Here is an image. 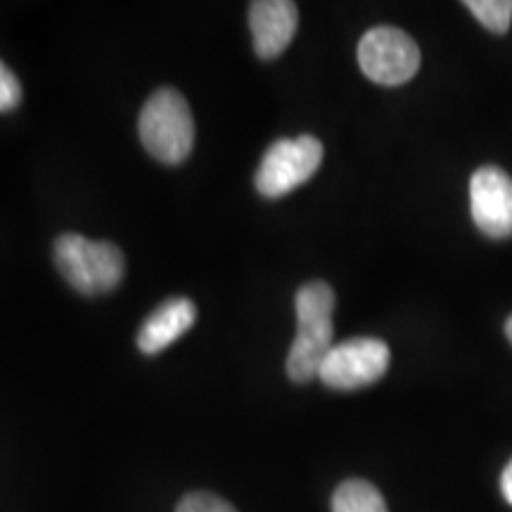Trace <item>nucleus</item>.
Here are the masks:
<instances>
[{
  "label": "nucleus",
  "instance_id": "nucleus-1",
  "mask_svg": "<svg viewBox=\"0 0 512 512\" xmlns=\"http://www.w3.org/2000/svg\"><path fill=\"white\" fill-rule=\"evenodd\" d=\"M335 290L323 280H311L294 294L297 309V335L287 354V375L292 382L306 384L316 380L325 356L335 347Z\"/></svg>",
  "mask_w": 512,
  "mask_h": 512
},
{
  "label": "nucleus",
  "instance_id": "nucleus-2",
  "mask_svg": "<svg viewBox=\"0 0 512 512\" xmlns=\"http://www.w3.org/2000/svg\"><path fill=\"white\" fill-rule=\"evenodd\" d=\"M53 259L64 283L83 297L114 292L126 275V256L117 245L76 233L55 240Z\"/></svg>",
  "mask_w": 512,
  "mask_h": 512
},
{
  "label": "nucleus",
  "instance_id": "nucleus-3",
  "mask_svg": "<svg viewBox=\"0 0 512 512\" xmlns=\"http://www.w3.org/2000/svg\"><path fill=\"white\" fill-rule=\"evenodd\" d=\"M138 136L157 162L183 164L195 145V119L188 100L171 86L152 93L140 110Z\"/></svg>",
  "mask_w": 512,
  "mask_h": 512
},
{
  "label": "nucleus",
  "instance_id": "nucleus-4",
  "mask_svg": "<svg viewBox=\"0 0 512 512\" xmlns=\"http://www.w3.org/2000/svg\"><path fill=\"white\" fill-rule=\"evenodd\" d=\"M320 164H323V143L318 138H280L261 157L254 185L266 200H278L311 181Z\"/></svg>",
  "mask_w": 512,
  "mask_h": 512
},
{
  "label": "nucleus",
  "instance_id": "nucleus-5",
  "mask_svg": "<svg viewBox=\"0 0 512 512\" xmlns=\"http://www.w3.org/2000/svg\"><path fill=\"white\" fill-rule=\"evenodd\" d=\"M392 351L377 337H354L339 342L325 356L318 380L339 392H354L382 380L389 370Z\"/></svg>",
  "mask_w": 512,
  "mask_h": 512
},
{
  "label": "nucleus",
  "instance_id": "nucleus-6",
  "mask_svg": "<svg viewBox=\"0 0 512 512\" xmlns=\"http://www.w3.org/2000/svg\"><path fill=\"white\" fill-rule=\"evenodd\" d=\"M420 48L403 29L375 27L358 43V67L380 86H403L418 74Z\"/></svg>",
  "mask_w": 512,
  "mask_h": 512
},
{
  "label": "nucleus",
  "instance_id": "nucleus-7",
  "mask_svg": "<svg viewBox=\"0 0 512 512\" xmlns=\"http://www.w3.org/2000/svg\"><path fill=\"white\" fill-rule=\"evenodd\" d=\"M470 211L475 226L494 240L512 235V178L501 166H482L470 178Z\"/></svg>",
  "mask_w": 512,
  "mask_h": 512
},
{
  "label": "nucleus",
  "instance_id": "nucleus-8",
  "mask_svg": "<svg viewBox=\"0 0 512 512\" xmlns=\"http://www.w3.org/2000/svg\"><path fill=\"white\" fill-rule=\"evenodd\" d=\"M299 8L290 0H254L249 5V31L254 53L261 60H275L297 36Z\"/></svg>",
  "mask_w": 512,
  "mask_h": 512
},
{
  "label": "nucleus",
  "instance_id": "nucleus-9",
  "mask_svg": "<svg viewBox=\"0 0 512 512\" xmlns=\"http://www.w3.org/2000/svg\"><path fill=\"white\" fill-rule=\"evenodd\" d=\"M197 320V306L188 297H171L159 304L138 330V349L147 356L178 342Z\"/></svg>",
  "mask_w": 512,
  "mask_h": 512
},
{
  "label": "nucleus",
  "instance_id": "nucleus-10",
  "mask_svg": "<svg viewBox=\"0 0 512 512\" xmlns=\"http://www.w3.org/2000/svg\"><path fill=\"white\" fill-rule=\"evenodd\" d=\"M332 512H389L377 486L366 479H347L332 494Z\"/></svg>",
  "mask_w": 512,
  "mask_h": 512
},
{
  "label": "nucleus",
  "instance_id": "nucleus-11",
  "mask_svg": "<svg viewBox=\"0 0 512 512\" xmlns=\"http://www.w3.org/2000/svg\"><path fill=\"white\" fill-rule=\"evenodd\" d=\"M465 8L494 34H505L510 29L512 0H467Z\"/></svg>",
  "mask_w": 512,
  "mask_h": 512
},
{
  "label": "nucleus",
  "instance_id": "nucleus-12",
  "mask_svg": "<svg viewBox=\"0 0 512 512\" xmlns=\"http://www.w3.org/2000/svg\"><path fill=\"white\" fill-rule=\"evenodd\" d=\"M176 512H238V510H235L226 498L209 494V491H192V494L181 498Z\"/></svg>",
  "mask_w": 512,
  "mask_h": 512
},
{
  "label": "nucleus",
  "instance_id": "nucleus-13",
  "mask_svg": "<svg viewBox=\"0 0 512 512\" xmlns=\"http://www.w3.org/2000/svg\"><path fill=\"white\" fill-rule=\"evenodd\" d=\"M19 102H22V83L8 64L0 60V112L17 110Z\"/></svg>",
  "mask_w": 512,
  "mask_h": 512
},
{
  "label": "nucleus",
  "instance_id": "nucleus-14",
  "mask_svg": "<svg viewBox=\"0 0 512 512\" xmlns=\"http://www.w3.org/2000/svg\"><path fill=\"white\" fill-rule=\"evenodd\" d=\"M501 491H503V498L512 505V460L508 465H505L503 475H501Z\"/></svg>",
  "mask_w": 512,
  "mask_h": 512
},
{
  "label": "nucleus",
  "instance_id": "nucleus-15",
  "mask_svg": "<svg viewBox=\"0 0 512 512\" xmlns=\"http://www.w3.org/2000/svg\"><path fill=\"white\" fill-rule=\"evenodd\" d=\"M505 337H508L510 344H512V316L505 320Z\"/></svg>",
  "mask_w": 512,
  "mask_h": 512
}]
</instances>
